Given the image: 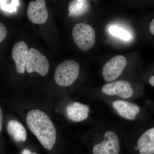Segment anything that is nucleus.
<instances>
[{
  "label": "nucleus",
  "instance_id": "f257e3e1",
  "mask_svg": "<svg viewBox=\"0 0 154 154\" xmlns=\"http://www.w3.org/2000/svg\"><path fill=\"white\" fill-rule=\"evenodd\" d=\"M27 125L45 148L51 150L56 141L57 131L49 117L40 110H31L26 118Z\"/></svg>",
  "mask_w": 154,
  "mask_h": 154
},
{
  "label": "nucleus",
  "instance_id": "f03ea898",
  "mask_svg": "<svg viewBox=\"0 0 154 154\" xmlns=\"http://www.w3.org/2000/svg\"><path fill=\"white\" fill-rule=\"evenodd\" d=\"M80 65L73 60L64 61L60 64L56 69L54 79L61 87H68L73 84L78 79Z\"/></svg>",
  "mask_w": 154,
  "mask_h": 154
},
{
  "label": "nucleus",
  "instance_id": "7ed1b4c3",
  "mask_svg": "<svg viewBox=\"0 0 154 154\" xmlns=\"http://www.w3.org/2000/svg\"><path fill=\"white\" fill-rule=\"evenodd\" d=\"M73 37L77 47L84 51L91 49L96 42V33L94 28L88 24L81 23L73 27Z\"/></svg>",
  "mask_w": 154,
  "mask_h": 154
},
{
  "label": "nucleus",
  "instance_id": "20e7f679",
  "mask_svg": "<svg viewBox=\"0 0 154 154\" xmlns=\"http://www.w3.org/2000/svg\"><path fill=\"white\" fill-rule=\"evenodd\" d=\"M49 69V62L47 58L35 48H30L25 70L29 73L36 72L40 75L45 76L48 73Z\"/></svg>",
  "mask_w": 154,
  "mask_h": 154
},
{
  "label": "nucleus",
  "instance_id": "39448f33",
  "mask_svg": "<svg viewBox=\"0 0 154 154\" xmlns=\"http://www.w3.org/2000/svg\"><path fill=\"white\" fill-rule=\"evenodd\" d=\"M127 64L124 56H116L105 64L102 69L104 79L111 82L117 79L124 71Z\"/></svg>",
  "mask_w": 154,
  "mask_h": 154
},
{
  "label": "nucleus",
  "instance_id": "423d86ee",
  "mask_svg": "<svg viewBox=\"0 0 154 154\" xmlns=\"http://www.w3.org/2000/svg\"><path fill=\"white\" fill-rule=\"evenodd\" d=\"M120 150L117 135L112 131L105 133L104 140L96 145L93 149V154H119Z\"/></svg>",
  "mask_w": 154,
  "mask_h": 154
},
{
  "label": "nucleus",
  "instance_id": "0eeeda50",
  "mask_svg": "<svg viewBox=\"0 0 154 154\" xmlns=\"http://www.w3.org/2000/svg\"><path fill=\"white\" fill-rule=\"evenodd\" d=\"M27 14L28 19L34 24H45L48 17L45 1L37 0L30 2L28 6Z\"/></svg>",
  "mask_w": 154,
  "mask_h": 154
},
{
  "label": "nucleus",
  "instance_id": "6e6552de",
  "mask_svg": "<svg viewBox=\"0 0 154 154\" xmlns=\"http://www.w3.org/2000/svg\"><path fill=\"white\" fill-rule=\"evenodd\" d=\"M102 91L107 96L116 95L127 99L131 97L133 91L130 84L125 81H119L106 84L103 86Z\"/></svg>",
  "mask_w": 154,
  "mask_h": 154
},
{
  "label": "nucleus",
  "instance_id": "1a4fd4ad",
  "mask_svg": "<svg viewBox=\"0 0 154 154\" xmlns=\"http://www.w3.org/2000/svg\"><path fill=\"white\" fill-rule=\"evenodd\" d=\"M28 52V45L24 42H19L14 45L12 50V57L16 63L17 72L19 73L25 72Z\"/></svg>",
  "mask_w": 154,
  "mask_h": 154
},
{
  "label": "nucleus",
  "instance_id": "9d476101",
  "mask_svg": "<svg viewBox=\"0 0 154 154\" xmlns=\"http://www.w3.org/2000/svg\"><path fill=\"white\" fill-rule=\"evenodd\" d=\"M113 106L119 115L128 120H134L140 112L137 105L126 101L118 100L113 102Z\"/></svg>",
  "mask_w": 154,
  "mask_h": 154
},
{
  "label": "nucleus",
  "instance_id": "9b49d317",
  "mask_svg": "<svg viewBox=\"0 0 154 154\" xmlns=\"http://www.w3.org/2000/svg\"><path fill=\"white\" fill-rule=\"evenodd\" d=\"M90 108L87 105L79 102H73L68 105L66 113L72 121L79 122L88 118Z\"/></svg>",
  "mask_w": 154,
  "mask_h": 154
},
{
  "label": "nucleus",
  "instance_id": "f8f14e48",
  "mask_svg": "<svg viewBox=\"0 0 154 154\" xmlns=\"http://www.w3.org/2000/svg\"><path fill=\"white\" fill-rule=\"evenodd\" d=\"M137 147L140 154H154V128L148 130L142 135L138 140Z\"/></svg>",
  "mask_w": 154,
  "mask_h": 154
},
{
  "label": "nucleus",
  "instance_id": "ddd939ff",
  "mask_svg": "<svg viewBox=\"0 0 154 154\" xmlns=\"http://www.w3.org/2000/svg\"><path fill=\"white\" fill-rule=\"evenodd\" d=\"M7 130L10 135L17 142L25 141L27 139V132L24 126L19 122L11 120L7 125Z\"/></svg>",
  "mask_w": 154,
  "mask_h": 154
},
{
  "label": "nucleus",
  "instance_id": "4468645a",
  "mask_svg": "<svg viewBox=\"0 0 154 154\" xmlns=\"http://www.w3.org/2000/svg\"><path fill=\"white\" fill-rule=\"evenodd\" d=\"M86 1H72L69 4V16H76L82 14L86 8Z\"/></svg>",
  "mask_w": 154,
  "mask_h": 154
},
{
  "label": "nucleus",
  "instance_id": "2eb2a0df",
  "mask_svg": "<svg viewBox=\"0 0 154 154\" xmlns=\"http://www.w3.org/2000/svg\"><path fill=\"white\" fill-rule=\"evenodd\" d=\"M20 1L17 0H1L0 7L3 11L9 13H13L17 10Z\"/></svg>",
  "mask_w": 154,
  "mask_h": 154
},
{
  "label": "nucleus",
  "instance_id": "dca6fc26",
  "mask_svg": "<svg viewBox=\"0 0 154 154\" xmlns=\"http://www.w3.org/2000/svg\"><path fill=\"white\" fill-rule=\"evenodd\" d=\"M109 30L110 34L113 36H118L123 40H128L130 38V35L127 31L117 26H112L110 27Z\"/></svg>",
  "mask_w": 154,
  "mask_h": 154
},
{
  "label": "nucleus",
  "instance_id": "f3484780",
  "mask_svg": "<svg viewBox=\"0 0 154 154\" xmlns=\"http://www.w3.org/2000/svg\"><path fill=\"white\" fill-rule=\"evenodd\" d=\"M7 35L6 28L2 23L0 22V43L5 40Z\"/></svg>",
  "mask_w": 154,
  "mask_h": 154
},
{
  "label": "nucleus",
  "instance_id": "a211bd4d",
  "mask_svg": "<svg viewBox=\"0 0 154 154\" xmlns=\"http://www.w3.org/2000/svg\"><path fill=\"white\" fill-rule=\"evenodd\" d=\"M3 116L2 108L0 107V132L2 131L3 126Z\"/></svg>",
  "mask_w": 154,
  "mask_h": 154
},
{
  "label": "nucleus",
  "instance_id": "6ab92c4d",
  "mask_svg": "<svg viewBox=\"0 0 154 154\" xmlns=\"http://www.w3.org/2000/svg\"><path fill=\"white\" fill-rule=\"evenodd\" d=\"M149 28L151 33L152 35H154V19H153L152 21L150 23Z\"/></svg>",
  "mask_w": 154,
  "mask_h": 154
},
{
  "label": "nucleus",
  "instance_id": "aec40b11",
  "mask_svg": "<svg viewBox=\"0 0 154 154\" xmlns=\"http://www.w3.org/2000/svg\"><path fill=\"white\" fill-rule=\"evenodd\" d=\"M21 154H36L35 153H32L29 150L25 149L22 151Z\"/></svg>",
  "mask_w": 154,
  "mask_h": 154
},
{
  "label": "nucleus",
  "instance_id": "412c9836",
  "mask_svg": "<svg viewBox=\"0 0 154 154\" xmlns=\"http://www.w3.org/2000/svg\"><path fill=\"white\" fill-rule=\"evenodd\" d=\"M149 82L150 84L152 86L154 87V76L152 75V76L151 77H150V78H149Z\"/></svg>",
  "mask_w": 154,
  "mask_h": 154
}]
</instances>
